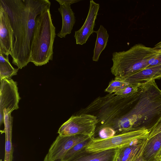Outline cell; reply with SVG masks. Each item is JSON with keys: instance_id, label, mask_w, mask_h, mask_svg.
<instances>
[{"instance_id": "28", "label": "cell", "mask_w": 161, "mask_h": 161, "mask_svg": "<svg viewBox=\"0 0 161 161\" xmlns=\"http://www.w3.org/2000/svg\"><path fill=\"white\" fill-rule=\"evenodd\" d=\"M160 157H161V148L157 156L158 158V159Z\"/></svg>"}, {"instance_id": "19", "label": "cell", "mask_w": 161, "mask_h": 161, "mask_svg": "<svg viewBox=\"0 0 161 161\" xmlns=\"http://www.w3.org/2000/svg\"><path fill=\"white\" fill-rule=\"evenodd\" d=\"M12 130H6L5 133V152L4 161H12L13 148L12 142Z\"/></svg>"}, {"instance_id": "4", "label": "cell", "mask_w": 161, "mask_h": 161, "mask_svg": "<svg viewBox=\"0 0 161 161\" xmlns=\"http://www.w3.org/2000/svg\"><path fill=\"white\" fill-rule=\"evenodd\" d=\"M159 50L139 44L125 51L114 52L111 72L115 77L123 78L146 69L149 60Z\"/></svg>"}, {"instance_id": "23", "label": "cell", "mask_w": 161, "mask_h": 161, "mask_svg": "<svg viewBox=\"0 0 161 161\" xmlns=\"http://www.w3.org/2000/svg\"><path fill=\"white\" fill-rule=\"evenodd\" d=\"M160 65H161V49L157 54L149 60L148 65L146 68Z\"/></svg>"}, {"instance_id": "22", "label": "cell", "mask_w": 161, "mask_h": 161, "mask_svg": "<svg viewBox=\"0 0 161 161\" xmlns=\"http://www.w3.org/2000/svg\"><path fill=\"white\" fill-rule=\"evenodd\" d=\"M98 130L99 138H107L112 137L116 135L115 131L113 129L109 126L103 127Z\"/></svg>"}, {"instance_id": "10", "label": "cell", "mask_w": 161, "mask_h": 161, "mask_svg": "<svg viewBox=\"0 0 161 161\" xmlns=\"http://www.w3.org/2000/svg\"><path fill=\"white\" fill-rule=\"evenodd\" d=\"M100 7L99 4L93 0L90 1L88 14L83 25L78 30L75 31L74 36L77 44H85L90 35L94 33V28Z\"/></svg>"}, {"instance_id": "8", "label": "cell", "mask_w": 161, "mask_h": 161, "mask_svg": "<svg viewBox=\"0 0 161 161\" xmlns=\"http://www.w3.org/2000/svg\"><path fill=\"white\" fill-rule=\"evenodd\" d=\"M17 83L11 78L1 79L0 114V125L4 123L3 112L11 113L19 108L20 98L18 92Z\"/></svg>"}, {"instance_id": "25", "label": "cell", "mask_w": 161, "mask_h": 161, "mask_svg": "<svg viewBox=\"0 0 161 161\" xmlns=\"http://www.w3.org/2000/svg\"><path fill=\"white\" fill-rule=\"evenodd\" d=\"M143 148L138 152L130 161H144L143 160L141 157V153Z\"/></svg>"}, {"instance_id": "6", "label": "cell", "mask_w": 161, "mask_h": 161, "mask_svg": "<svg viewBox=\"0 0 161 161\" xmlns=\"http://www.w3.org/2000/svg\"><path fill=\"white\" fill-rule=\"evenodd\" d=\"M149 132L148 130L143 129L116 134L105 139L92 137L85 150L87 152L96 153L120 148L131 144L136 140L148 138Z\"/></svg>"}, {"instance_id": "9", "label": "cell", "mask_w": 161, "mask_h": 161, "mask_svg": "<svg viewBox=\"0 0 161 161\" xmlns=\"http://www.w3.org/2000/svg\"><path fill=\"white\" fill-rule=\"evenodd\" d=\"M90 137L83 135L66 136L59 135L51 145L47 154L48 161H63L64 156L70 149Z\"/></svg>"}, {"instance_id": "24", "label": "cell", "mask_w": 161, "mask_h": 161, "mask_svg": "<svg viewBox=\"0 0 161 161\" xmlns=\"http://www.w3.org/2000/svg\"><path fill=\"white\" fill-rule=\"evenodd\" d=\"M161 132V117L156 125L150 131L148 139Z\"/></svg>"}, {"instance_id": "18", "label": "cell", "mask_w": 161, "mask_h": 161, "mask_svg": "<svg viewBox=\"0 0 161 161\" xmlns=\"http://www.w3.org/2000/svg\"><path fill=\"white\" fill-rule=\"evenodd\" d=\"M92 137H90L73 147L64 156L63 161H67L85 150Z\"/></svg>"}, {"instance_id": "1", "label": "cell", "mask_w": 161, "mask_h": 161, "mask_svg": "<svg viewBox=\"0 0 161 161\" xmlns=\"http://www.w3.org/2000/svg\"><path fill=\"white\" fill-rule=\"evenodd\" d=\"M48 0H0L13 30L10 55L12 63L22 69L30 62L37 17L50 7Z\"/></svg>"}, {"instance_id": "27", "label": "cell", "mask_w": 161, "mask_h": 161, "mask_svg": "<svg viewBox=\"0 0 161 161\" xmlns=\"http://www.w3.org/2000/svg\"><path fill=\"white\" fill-rule=\"evenodd\" d=\"M153 48L155 49H161V45L158 46H155Z\"/></svg>"}, {"instance_id": "14", "label": "cell", "mask_w": 161, "mask_h": 161, "mask_svg": "<svg viewBox=\"0 0 161 161\" xmlns=\"http://www.w3.org/2000/svg\"><path fill=\"white\" fill-rule=\"evenodd\" d=\"M161 148V132L147 139L141 157L144 161H158L157 156Z\"/></svg>"}, {"instance_id": "26", "label": "cell", "mask_w": 161, "mask_h": 161, "mask_svg": "<svg viewBox=\"0 0 161 161\" xmlns=\"http://www.w3.org/2000/svg\"><path fill=\"white\" fill-rule=\"evenodd\" d=\"M119 148L118 149L113 161H119Z\"/></svg>"}, {"instance_id": "2", "label": "cell", "mask_w": 161, "mask_h": 161, "mask_svg": "<svg viewBox=\"0 0 161 161\" xmlns=\"http://www.w3.org/2000/svg\"><path fill=\"white\" fill-rule=\"evenodd\" d=\"M161 117V90L153 80L139 84L125 113L108 126L116 135L143 129L150 132Z\"/></svg>"}, {"instance_id": "12", "label": "cell", "mask_w": 161, "mask_h": 161, "mask_svg": "<svg viewBox=\"0 0 161 161\" xmlns=\"http://www.w3.org/2000/svg\"><path fill=\"white\" fill-rule=\"evenodd\" d=\"M60 4L58 10L62 17V26L57 36L61 38H64L71 33L75 22V13L71 7V5L79 2L77 0H56Z\"/></svg>"}, {"instance_id": "20", "label": "cell", "mask_w": 161, "mask_h": 161, "mask_svg": "<svg viewBox=\"0 0 161 161\" xmlns=\"http://www.w3.org/2000/svg\"><path fill=\"white\" fill-rule=\"evenodd\" d=\"M129 83L121 79L115 77L109 83L105 91L110 94L114 93L120 90Z\"/></svg>"}, {"instance_id": "15", "label": "cell", "mask_w": 161, "mask_h": 161, "mask_svg": "<svg viewBox=\"0 0 161 161\" xmlns=\"http://www.w3.org/2000/svg\"><path fill=\"white\" fill-rule=\"evenodd\" d=\"M118 149H111L96 153L87 152L85 150L67 161H113Z\"/></svg>"}, {"instance_id": "11", "label": "cell", "mask_w": 161, "mask_h": 161, "mask_svg": "<svg viewBox=\"0 0 161 161\" xmlns=\"http://www.w3.org/2000/svg\"><path fill=\"white\" fill-rule=\"evenodd\" d=\"M0 53L11 54L13 30L7 13L0 5Z\"/></svg>"}, {"instance_id": "16", "label": "cell", "mask_w": 161, "mask_h": 161, "mask_svg": "<svg viewBox=\"0 0 161 161\" xmlns=\"http://www.w3.org/2000/svg\"><path fill=\"white\" fill-rule=\"evenodd\" d=\"M94 32L97 34V37L92 59L93 61L97 62L101 53L107 45L109 35L106 29L102 25Z\"/></svg>"}, {"instance_id": "7", "label": "cell", "mask_w": 161, "mask_h": 161, "mask_svg": "<svg viewBox=\"0 0 161 161\" xmlns=\"http://www.w3.org/2000/svg\"><path fill=\"white\" fill-rule=\"evenodd\" d=\"M98 122L97 117L93 115L81 114L72 115L61 126L58 133L62 136L83 135L92 137Z\"/></svg>"}, {"instance_id": "13", "label": "cell", "mask_w": 161, "mask_h": 161, "mask_svg": "<svg viewBox=\"0 0 161 161\" xmlns=\"http://www.w3.org/2000/svg\"><path fill=\"white\" fill-rule=\"evenodd\" d=\"M117 78L136 85L159 79L161 78V65L145 69L125 77Z\"/></svg>"}, {"instance_id": "30", "label": "cell", "mask_w": 161, "mask_h": 161, "mask_svg": "<svg viewBox=\"0 0 161 161\" xmlns=\"http://www.w3.org/2000/svg\"><path fill=\"white\" fill-rule=\"evenodd\" d=\"M158 161H161V157L159 158Z\"/></svg>"}, {"instance_id": "5", "label": "cell", "mask_w": 161, "mask_h": 161, "mask_svg": "<svg viewBox=\"0 0 161 161\" xmlns=\"http://www.w3.org/2000/svg\"><path fill=\"white\" fill-rule=\"evenodd\" d=\"M129 100L130 97L124 98L114 93H109L96 99L80 114L92 113L96 116L98 124H101L97 128L98 130L123 115L128 107Z\"/></svg>"}, {"instance_id": "17", "label": "cell", "mask_w": 161, "mask_h": 161, "mask_svg": "<svg viewBox=\"0 0 161 161\" xmlns=\"http://www.w3.org/2000/svg\"><path fill=\"white\" fill-rule=\"evenodd\" d=\"M19 69L13 67L8 60V56L4 57L0 53V76L1 79L3 78H11L14 75H17Z\"/></svg>"}, {"instance_id": "21", "label": "cell", "mask_w": 161, "mask_h": 161, "mask_svg": "<svg viewBox=\"0 0 161 161\" xmlns=\"http://www.w3.org/2000/svg\"><path fill=\"white\" fill-rule=\"evenodd\" d=\"M139 85H136L129 83L123 88L114 93L123 98L127 97L137 91Z\"/></svg>"}, {"instance_id": "29", "label": "cell", "mask_w": 161, "mask_h": 161, "mask_svg": "<svg viewBox=\"0 0 161 161\" xmlns=\"http://www.w3.org/2000/svg\"><path fill=\"white\" fill-rule=\"evenodd\" d=\"M43 161H48L47 156V154L45 156V157L44 158Z\"/></svg>"}, {"instance_id": "3", "label": "cell", "mask_w": 161, "mask_h": 161, "mask_svg": "<svg viewBox=\"0 0 161 161\" xmlns=\"http://www.w3.org/2000/svg\"><path fill=\"white\" fill-rule=\"evenodd\" d=\"M50 8V7L46 8L36 19L30 62L36 66L45 65L53 59L56 34Z\"/></svg>"}]
</instances>
